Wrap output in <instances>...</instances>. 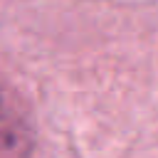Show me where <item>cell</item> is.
<instances>
[{"label": "cell", "instance_id": "6da1fadb", "mask_svg": "<svg viewBox=\"0 0 158 158\" xmlns=\"http://www.w3.org/2000/svg\"><path fill=\"white\" fill-rule=\"evenodd\" d=\"M32 143V114L15 86L0 77V158H25Z\"/></svg>", "mask_w": 158, "mask_h": 158}]
</instances>
